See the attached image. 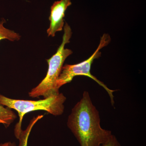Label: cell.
<instances>
[{
  "label": "cell",
  "instance_id": "5",
  "mask_svg": "<svg viewBox=\"0 0 146 146\" xmlns=\"http://www.w3.org/2000/svg\"><path fill=\"white\" fill-rule=\"evenodd\" d=\"M71 5V0H60L53 3L51 7L49 18L50 24L47 31L48 36L53 37L56 32L62 31L64 27L65 11Z\"/></svg>",
  "mask_w": 146,
  "mask_h": 146
},
{
  "label": "cell",
  "instance_id": "7",
  "mask_svg": "<svg viewBox=\"0 0 146 146\" xmlns=\"http://www.w3.org/2000/svg\"><path fill=\"white\" fill-rule=\"evenodd\" d=\"M44 117V115H39L36 117H34L31 120L30 122L29 125L26 129L25 130H22L21 134L18 139L19 141V145L18 146H28V142L29 136L30 134L32 129L35 125L39 120L41 119Z\"/></svg>",
  "mask_w": 146,
  "mask_h": 146
},
{
  "label": "cell",
  "instance_id": "10",
  "mask_svg": "<svg viewBox=\"0 0 146 146\" xmlns=\"http://www.w3.org/2000/svg\"><path fill=\"white\" fill-rule=\"evenodd\" d=\"M0 146H16V144L14 143L11 142H7L4 143L0 144Z\"/></svg>",
  "mask_w": 146,
  "mask_h": 146
},
{
  "label": "cell",
  "instance_id": "1",
  "mask_svg": "<svg viewBox=\"0 0 146 146\" xmlns=\"http://www.w3.org/2000/svg\"><path fill=\"white\" fill-rule=\"evenodd\" d=\"M67 125L80 146H101L112 135L101 126L99 113L86 91L72 109Z\"/></svg>",
  "mask_w": 146,
  "mask_h": 146
},
{
  "label": "cell",
  "instance_id": "9",
  "mask_svg": "<svg viewBox=\"0 0 146 146\" xmlns=\"http://www.w3.org/2000/svg\"><path fill=\"white\" fill-rule=\"evenodd\" d=\"M101 146H121L117 139L114 135H112L106 143Z\"/></svg>",
  "mask_w": 146,
  "mask_h": 146
},
{
  "label": "cell",
  "instance_id": "8",
  "mask_svg": "<svg viewBox=\"0 0 146 146\" xmlns=\"http://www.w3.org/2000/svg\"><path fill=\"white\" fill-rule=\"evenodd\" d=\"M5 23V19L0 22V41L3 39H7L11 42L18 41L21 39V36L13 31L6 28L3 24Z\"/></svg>",
  "mask_w": 146,
  "mask_h": 146
},
{
  "label": "cell",
  "instance_id": "6",
  "mask_svg": "<svg viewBox=\"0 0 146 146\" xmlns=\"http://www.w3.org/2000/svg\"><path fill=\"white\" fill-rule=\"evenodd\" d=\"M17 118V115L11 109L5 108L0 104V123L8 127Z\"/></svg>",
  "mask_w": 146,
  "mask_h": 146
},
{
  "label": "cell",
  "instance_id": "4",
  "mask_svg": "<svg viewBox=\"0 0 146 146\" xmlns=\"http://www.w3.org/2000/svg\"><path fill=\"white\" fill-rule=\"evenodd\" d=\"M111 38L109 35L104 34L102 36L98 47L92 55L87 60L81 63L74 65H65L63 66L56 83V89L59 90L61 86L65 84L70 83L74 77L78 76H84L88 77L96 82L100 86L104 88L110 97L111 103L114 104L113 93L115 90L109 89L103 82L98 80L91 73V66L95 59L100 56L101 52L100 50L109 44Z\"/></svg>",
  "mask_w": 146,
  "mask_h": 146
},
{
  "label": "cell",
  "instance_id": "3",
  "mask_svg": "<svg viewBox=\"0 0 146 146\" xmlns=\"http://www.w3.org/2000/svg\"><path fill=\"white\" fill-rule=\"evenodd\" d=\"M66 98L62 93L39 100L12 99L0 95V104L18 112V122L14 129V134L18 139L22 129V121L24 116L29 112L44 110L54 116H59L64 112V103Z\"/></svg>",
  "mask_w": 146,
  "mask_h": 146
},
{
  "label": "cell",
  "instance_id": "2",
  "mask_svg": "<svg viewBox=\"0 0 146 146\" xmlns=\"http://www.w3.org/2000/svg\"><path fill=\"white\" fill-rule=\"evenodd\" d=\"M72 33L70 27L66 23L64 26L62 43L56 53L51 57L46 59L48 65L46 75L37 86L29 92L30 97L38 98L43 96L44 98H46L60 93L59 90L56 89V81L61 72L65 60L73 53L72 50L65 48V45L70 43Z\"/></svg>",
  "mask_w": 146,
  "mask_h": 146
}]
</instances>
